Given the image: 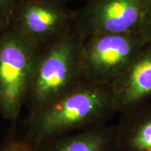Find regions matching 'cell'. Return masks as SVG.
<instances>
[{
  "label": "cell",
  "mask_w": 151,
  "mask_h": 151,
  "mask_svg": "<svg viewBox=\"0 0 151 151\" xmlns=\"http://www.w3.org/2000/svg\"><path fill=\"white\" fill-rule=\"evenodd\" d=\"M116 113L110 86L82 82L49 105L27 113L22 134L37 147L54 138L109 124Z\"/></svg>",
  "instance_id": "1"
},
{
  "label": "cell",
  "mask_w": 151,
  "mask_h": 151,
  "mask_svg": "<svg viewBox=\"0 0 151 151\" xmlns=\"http://www.w3.org/2000/svg\"><path fill=\"white\" fill-rule=\"evenodd\" d=\"M81 39L71 29L41 52L25 106L35 112L56 101L83 82L80 69Z\"/></svg>",
  "instance_id": "2"
},
{
  "label": "cell",
  "mask_w": 151,
  "mask_h": 151,
  "mask_svg": "<svg viewBox=\"0 0 151 151\" xmlns=\"http://www.w3.org/2000/svg\"><path fill=\"white\" fill-rule=\"evenodd\" d=\"M41 52L11 28L0 30V116L18 120Z\"/></svg>",
  "instance_id": "3"
},
{
  "label": "cell",
  "mask_w": 151,
  "mask_h": 151,
  "mask_svg": "<svg viewBox=\"0 0 151 151\" xmlns=\"http://www.w3.org/2000/svg\"><path fill=\"white\" fill-rule=\"evenodd\" d=\"M148 43L141 32L97 35L81 39L82 81L111 87Z\"/></svg>",
  "instance_id": "4"
},
{
  "label": "cell",
  "mask_w": 151,
  "mask_h": 151,
  "mask_svg": "<svg viewBox=\"0 0 151 151\" xmlns=\"http://www.w3.org/2000/svg\"><path fill=\"white\" fill-rule=\"evenodd\" d=\"M73 11L67 5L16 0L9 27L41 52L72 29Z\"/></svg>",
  "instance_id": "5"
},
{
  "label": "cell",
  "mask_w": 151,
  "mask_h": 151,
  "mask_svg": "<svg viewBox=\"0 0 151 151\" xmlns=\"http://www.w3.org/2000/svg\"><path fill=\"white\" fill-rule=\"evenodd\" d=\"M146 0H87L73 11L72 29L81 39L140 32Z\"/></svg>",
  "instance_id": "6"
},
{
  "label": "cell",
  "mask_w": 151,
  "mask_h": 151,
  "mask_svg": "<svg viewBox=\"0 0 151 151\" xmlns=\"http://www.w3.org/2000/svg\"><path fill=\"white\" fill-rule=\"evenodd\" d=\"M116 113L151 101V42H148L111 86Z\"/></svg>",
  "instance_id": "7"
},
{
  "label": "cell",
  "mask_w": 151,
  "mask_h": 151,
  "mask_svg": "<svg viewBox=\"0 0 151 151\" xmlns=\"http://www.w3.org/2000/svg\"><path fill=\"white\" fill-rule=\"evenodd\" d=\"M37 151H120L116 124H106L45 141Z\"/></svg>",
  "instance_id": "8"
},
{
  "label": "cell",
  "mask_w": 151,
  "mask_h": 151,
  "mask_svg": "<svg viewBox=\"0 0 151 151\" xmlns=\"http://www.w3.org/2000/svg\"><path fill=\"white\" fill-rule=\"evenodd\" d=\"M116 128L120 151H151V101L122 114Z\"/></svg>",
  "instance_id": "9"
},
{
  "label": "cell",
  "mask_w": 151,
  "mask_h": 151,
  "mask_svg": "<svg viewBox=\"0 0 151 151\" xmlns=\"http://www.w3.org/2000/svg\"><path fill=\"white\" fill-rule=\"evenodd\" d=\"M16 122H12L6 134L0 142V151H37L35 146L19 133Z\"/></svg>",
  "instance_id": "10"
},
{
  "label": "cell",
  "mask_w": 151,
  "mask_h": 151,
  "mask_svg": "<svg viewBox=\"0 0 151 151\" xmlns=\"http://www.w3.org/2000/svg\"><path fill=\"white\" fill-rule=\"evenodd\" d=\"M16 0H0V30L9 27Z\"/></svg>",
  "instance_id": "11"
},
{
  "label": "cell",
  "mask_w": 151,
  "mask_h": 151,
  "mask_svg": "<svg viewBox=\"0 0 151 151\" xmlns=\"http://www.w3.org/2000/svg\"><path fill=\"white\" fill-rule=\"evenodd\" d=\"M140 32L148 42H151V0H146Z\"/></svg>",
  "instance_id": "12"
},
{
  "label": "cell",
  "mask_w": 151,
  "mask_h": 151,
  "mask_svg": "<svg viewBox=\"0 0 151 151\" xmlns=\"http://www.w3.org/2000/svg\"><path fill=\"white\" fill-rule=\"evenodd\" d=\"M29 1H41V2H48L58 4L67 5L71 0H29Z\"/></svg>",
  "instance_id": "13"
}]
</instances>
